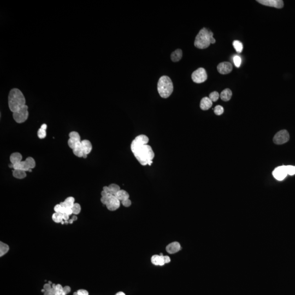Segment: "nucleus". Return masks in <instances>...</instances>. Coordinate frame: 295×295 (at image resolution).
<instances>
[{
  "instance_id": "09e8293b",
  "label": "nucleus",
  "mask_w": 295,
  "mask_h": 295,
  "mask_svg": "<svg viewBox=\"0 0 295 295\" xmlns=\"http://www.w3.org/2000/svg\"><path fill=\"white\" fill-rule=\"evenodd\" d=\"M103 190L105 191V192H107V193H110V192H109V189L108 187H103Z\"/></svg>"
},
{
  "instance_id": "6e6d98bb",
  "label": "nucleus",
  "mask_w": 295,
  "mask_h": 295,
  "mask_svg": "<svg viewBox=\"0 0 295 295\" xmlns=\"http://www.w3.org/2000/svg\"><path fill=\"white\" fill-rule=\"evenodd\" d=\"M48 283H49V284H52V282H50V281H49V282H48Z\"/></svg>"
},
{
  "instance_id": "37998d69",
  "label": "nucleus",
  "mask_w": 295,
  "mask_h": 295,
  "mask_svg": "<svg viewBox=\"0 0 295 295\" xmlns=\"http://www.w3.org/2000/svg\"><path fill=\"white\" fill-rule=\"evenodd\" d=\"M52 288V285L49 284V283H47V284H45L43 286V289L46 291H48V290H49Z\"/></svg>"
},
{
  "instance_id": "c85d7f7f",
  "label": "nucleus",
  "mask_w": 295,
  "mask_h": 295,
  "mask_svg": "<svg viewBox=\"0 0 295 295\" xmlns=\"http://www.w3.org/2000/svg\"><path fill=\"white\" fill-rule=\"evenodd\" d=\"M72 209L73 211V214L74 215H78L80 213L81 211V207L79 203H75L74 204L73 206L72 207Z\"/></svg>"
},
{
  "instance_id": "79ce46f5",
  "label": "nucleus",
  "mask_w": 295,
  "mask_h": 295,
  "mask_svg": "<svg viewBox=\"0 0 295 295\" xmlns=\"http://www.w3.org/2000/svg\"><path fill=\"white\" fill-rule=\"evenodd\" d=\"M64 213L67 214H68L69 215H71V214H73V211H72V208H65V212H64Z\"/></svg>"
},
{
  "instance_id": "f704fd0d",
  "label": "nucleus",
  "mask_w": 295,
  "mask_h": 295,
  "mask_svg": "<svg viewBox=\"0 0 295 295\" xmlns=\"http://www.w3.org/2000/svg\"><path fill=\"white\" fill-rule=\"evenodd\" d=\"M286 170H287V174L290 176H293L295 174V166H286Z\"/></svg>"
},
{
  "instance_id": "412c9836",
  "label": "nucleus",
  "mask_w": 295,
  "mask_h": 295,
  "mask_svg": "<svg viewBox=\"0 0 295 295\" xmlns=\"http://www.w3.org/2000/svg\"><path fill=\"white\" fill-rule=\"evenodd\" d=\"M115 196L121 202L127 199H129L130 197V195L128 194V192L124 190H120L119 191L117 192V194Z\"/></svg>"
},
{
  "instance_id": "f8f14e48",
  "label": "nucleus",
  "mask_w": 295,
  "mask_h": 295,
  "mask_svg": "<svg viewBox=\"0 0 295 295\" xmlns=\"http://www.w3.org/2000/svg\"><path fill=\"white\" fill-rule=\"evenodd\" d=\"M180 249H181V247L179 243L178 242H174L169 244V245L166 247V248L167 252L171 254L177 253Z\"/></svg>"
},
{
  "instance_id": "a18cd8bd",
  "label": "nucleus",
  "mask_w": 295,
  "mask_h": 295,
  "mask_svg": "<svg viewBox=\"0 0 295 295\" xmlns=\"http://www.w3.org/2000/svg\"><path fill=\"white\" fill-rule=\"evenodd\" d=\"M163 260L165 264L169 263L171 261V258L169 256H163Z\"/></svg>"
},
{
  "instance_id": "49530a36",
  "label": "nucleus",
  "mask_w": 295,
  "mask_h": 295,
  "mask_svg": "<svg viewBox=\"0 0 295 295\" xmlns=\"http://www.w3.org/2000/svg\"><path fill=\"white\" fill-rule=\"evenodd\" d=\"M69 215L66 213L62 214V218L64 221H68L69 220Z\"/></svg>"
},
{
  "instance_id": "9d476101",
  "label": "nucleus",
  "mask_w": 295,
  "mask_h": 295,
  "mask_svg": "<svg viewBox=\"0 0 295 295\" xmlns=\"http://www.w3.org/2000/svg\"><path fill=\"white\" fill-rule=\"evenodd\" d=\"M257 1L263 5L278 9L284 7V2L282 0H258Z\"/></svg>"
},
{
  "instance_id": "cd10ccee",
  "label": "nucleus",
  "mask_w": 295,
  "mask_h": 295,
  "mask_svg": "<svg viewBox=\"0 0 295 295\" xmlns=\"http://www.w3.org/2000/svg\"><path fill=\"white\" fill-rule=\"evenodd\" d=\"M25 161L27 162V165L28 167H29L30 169H34V167H35V166H36V162H35L34 159L32 158H31V157L27 158Z\"/></svg>"
},
{
  "instance_id": "bb28decb",
  "label": "nucleus",
  "mask_w": 295,
  "mask_h": 295,
  "mask_svg": "<svg viewBox=\"0 0 295 295\" xmlns=\"http://www.w3.org/2000/svg\"><path fill=\"white\" fill-rule=\"evenodd\" d=\"M69 137L70 139L73 140L76 142H80V136L79 133L76 131H72L69 134Z\"/></svg>"
},
{
  "instance_id": "1a4fd4ad",
  "label": "nucleus",
  "mask_w": 295,
  "mask_h": 295,
  "mask_svg": "<svg viewBox=\"0 0 295 295\" xmlns=\"http://www.w3.org/2000/svg\"><path fill=\"white\" fill-rule=\"evenodd\" d=\"M272 174L273 177L277 180L279 181H282L283 180H284L288 175L287 170H286V166H282L277 167L276 169H274Z\"/></svg>"
},
{
  "instance_id": "c756f323",
  "label": "nucleus",
  "mask_w": 295,
  "mask_h": 295,
  "mask_svg": "<svg viewBox=\"0 0 295 295\" xmlns=\"http://www.w3.org/2000/svg\"><path fill=\"white\" fill-rule=\"evenodd\" d=\"M219 94L217 91H213V92H211V94H209V98H210L212 102H216V101L218 100L219 99Z\"/></svg>"
},
{
  "instance_id": "a878e982",
  "label": "nucleus",
  "mask_w": 295,
  "mask_h": 295,
  "mask_svg": "<svg viewBox=\"0 0 295 295\" xmlns=\"http://www.w3.org/2000/svg\"><path fill=\"white\" fill-rule=\"evenodd\" d=\"M233 45L237 53H240L242 52L243 46L242 43L240 41H235L233 43Z\"/></svg>"
},
{
  "instance_id": "0eeeda50",
  "label": "nucleus",
  "mask_w": 295,
  "mask_h": 295,
  "mask_svg": "<svg viewBox=\"0 0 295 295\" xmlns=\"http://www.w3.org/2000/svg\"><path fill=\"white\" fill-rule=\"evenodd\" d=\"M290 138L289 133L286 130L277 132L273 138V142L276 144H283L288 142Z\"/></svg>"
},
{
  "instance_id": "ddd939ff",
  "label": "nucleus",
  "mask_w": 295,
  "mask_h": 295,
  "mask_svg": "<svg viewBox=\"0 0 295 295\" xmlns=\"http://www.w3.org/2000/svg\"><path fill=\"white\" fill-rule=\"evenodd\" d=\"M73 152L75 155L79 158H87V154H85L83 152V150L82 149V143L81 142L78 143L75 148L73 149Z\"/></svg>"
},
{
  "instance_id": "473e14b6",
  "label": "nucleus",
  "mask_w": 295,
  "mask_h": 295,
  "mask_svg": "<svg viewBox=\"0 0 295 295\" xmlns=\"http://www.w3.org/2000/svg\"><path fill=\"white\" fill-rule=\"evenodd\" d=\"M65 208L62 207V206H61L60 204H58L54 207V210L55 213L63 214L65 212Z\"/></svg>"
},
{
  "instance_id": "9b49d317",
  "label": "nucleus",
  "mask_w": 295,
  "mask_h": 295,
  "mask_svg": "<svg viewBox=\"0 0 295 295\" xmlns=\"http://www.w3.org/2000/svg\"><path fill=\"white\" fill-rule=\"evenodd\" d=\"M233 69L232 65L229 62H224L219 63L217 66V69L219 73L222 74H229L231 72Z\"/></svg>"
},
{
  "instance_id": "f03ea898",
  "label": "nucleus",
  "mask_w": 295,
  "mask_h": 295,
  "mask_svg": "<svg viewBox=\"0 0 295 295\" xmlns=\"http://www.w3.org/2000/svg\"><path fill=\"white\" fill-rule=\"evenodd\" d=\"M26 103L23 94L18 89L14 88L10 91L8 95V105L13 113L18 111L24 107Z\"/></svg>"
},
{
  "instance_id": "20e7f679",
  "label": "nucleus",
  "mask_w": 295,
  "mask_h": 295,
  "mask_svg": "<svg viewBox=\"0 0 295 295\" xmlns=\"http://www.w3.org/2000/svg\"><path fill=\"white\" fill-rule=\"evenodd\" d=\"M213 37V33L206 28L201 30L195 38L194 45L198 49H203L209 47L211 44V39Z\"/></svg>"
},
{
  "instance_id": "3c124183",
  "label": "nucleus",
  "mask_w": 295,
  "mask_h": 295,
  "mask_svg": "<svg viewBox=\"0 0 295 295\" xmlns=\"http://www.w3.org/2000/svg\"><path fill=\"white\" fill-rule=\"evenodd\" d=\"M72 219L73 221H76V220H77V217H76V215H74V216H72Z\"/></svg>"
},
{
  "instance_id": "72a5a7b5",
  "label": "nucleus",
  "mask_w": 295,
  "mask_h": 295,
  "mask_svg": "<svg viewBox=\"0 0 295 295\" xmlns=\"http://www.w3.org/2000/svg\"><path fill=\"white\" fill-rule=\"evenodd\" d=\"M37 135H38V137H39V138H40V139L44 138L45 137H46V136H47L46 130L40 128L37 132Z\"/></svg>"
},
{
  "instance_id": "39448f33",
  "label": "nucleus",
  "mask_w": 295,
  "mask_h": 295,
  "mask_svg": "<svg viewBox=\"0 0 295 295\" xmlns=\"http://www.w3.org/2000/svg\"><path fill=\"white\" fill-rule=\"evenodd\" d=\"M29 116L28 106L25 105L23 108L13 113V117L14 120L18 123H23L26 121Z\"/></svg>"
},
{
  "instance_id": "603ef678",
  "label": "nucleus",
  "mask_w": 295,
  "mask_h": 295,
  "mask_svg": "<svg viewBox=\"0 0 295 295\" xmlns=\"http://www.w3.org/2000/svg\"><path fill=\"white\" fill-rule=\"evenodd\" d=\"M116 295H126L123 292H119Z\"/></svg>"
},
{
  "instance_id": "c03bdc74",
  "label": "nucleus",
  "mask_w": 295,
  "mask_h": 295,
  "mask_svg": "<svg viewBox=\"0 0 295 295\" xmlns=\"http://www.w3.org/2000/svg\"><path fill=\"white\" fill-rule=\"evenodd\" d=\"M108 196L107 197H102L101 198V202L102 203V204H105V205H106V204H107V202H108Z\"/></svg>"
},
{
  "instance_id": "6e6552de",
  "label": "nucleus",
  "mask_w": 295,
  "mask_h": 295,
  "mask_svg": "<svg viewBox=\"0 0 295 295\" xmlns=\"http://www.w3.org/2000/svg\"><path fill=\"white\" fill-rule=\"evenodd\" d=\"M108 202L106 207L109 211H115L117 210L120 206V201L116 197V196L109 194L108 195Z\"/></svg>"
},
{
  "instance_id": "de8ad7c7",
  "label": "nucleus",
  "mask_w": 295,
  "mask_h": 295,
  "mask_svg": "<svg viewBox=\"0 0 295 295\" xmlns=\"http://www.w3.org/2000/svg\"><path fill=\"white\" fill-rule=\"evenodd\" d=\"M109 194H110V193H107V192H105L103 190L101 192V196H102V197H107Z\"/></svg>"
},
{
  "instance_id": "423d86ee",
  "label": "nucleus",
  "mask_w": 295,
  "mask_h": 295,
  "mask_svg": "<svg viewBox=\"0 0 295 295\" xmlns=\"http://www.w3.org/2000/svg\"><path fill=\"white\" fill-rule=\"evenodd\" d=\"M193 82L196 83H202L205 82L207 79V74L205 69L199 68L192 73L191 75Z\"/></svg>"
},
{
  "instance_id": "dca6fc26",
  "label": "nucleus",
  "mask_w": 295,
  "mask_h": 295,
  "mask_svg": "<svg viewBox=\"0 0 295 295\" xmlns=\"http://www.w3.org/2000/svg\"><path fill=\"white\" fill-rule=\"evenodd\" d=\"M82 143V149L83 152L88 155L91 151L92 149V144L89 140H83L81 141Z\"/></svg>"
},
{
  "instance_id": "4be33fe9",
  "label": "nucleus",
  "mask_w": 295,
  "mask_h": 295,
  "mask_svg": "<svg viewBox=\"0 0 295 295\" xmlns=\"http://www.w3.org/2000/svg\"><path fill=\"white\" fill-rule=\"evenodd\" d=\"M13 176L16 179H24L27 177L26 172L20 169H14L13 171Z\"/></svg>"
},
{
  "instance_id": "2eb2a0df",
  "label": "nucleus",
  "mask_w": 295,
  "mask_h": 295,
  "mask_svg": "<svg viewBox=\"0 0 295 295\" xmlns=\"http://www.w3.org/2000/svg\"><path fill=\"white\" fill-rule=\"evenodd\" d=\"M163 256L160 255H153L151 258V261L152 264L155 266H163L165 263L163 260Z\"/></svg>"
},
{
  "instance_id": "2f4dec72",
  "label": "nucleus",
  "mask_w": 295,
  "mask_h": 295,
  "mask_svg": "<svg viewBox=\"0 0 295 295\" xmlns=\"http://www.w3.org/2000/svg\"><path fill=\"white\" fill-rule=\"evenodd\" d=\"M224 108L221 105H216L214 109V113L217 116H220L221 114H222L224 113Z\"/></svg>"
},
{
  "instance_id": "7c9ffc66",
  "label": "nucleus",
  "mask_w": 295,
  "mask_h": 295,
  "mask_svg": "<svg viewBox=\"0 0 295 295\" xmlns=\"http://www.w3.org/2000/svg\"><path fill=\"white\" fill-rule=\"evenodd\" d=\"M55 290V295H66L63 291V287L61 285H56Z\"/></svg>"
},
{
  "instance_id": "ea45409f",
  "label": "nucleus",
  "mask_w": 295,
  "mask_h": 295,
  "mask_svg": "<svg viewBox=\"0 0 295 295\" xmlns=\"http://www.w3.org/2000/svg\"><path fill=\"white\" fill-rule=\"evenodd\" d=\"M77 293L78 295H89L88 291L84 289H80L77 291Z\"/></svg>"
},
{
  "instance_id": "7ed1b4c3",
  "label": "nucleus",
  "mask_w": 295,
  "mask_h": 295,
  "mask_svg": "<svg viewBox=\"0 0 295 295\" xmlns=\"http://www.w3.org/2000/svg\"><path fill=\"white\" fill-rule=\"evenodd\" d=\"M158 91L161 98H169L173 91V84L171 78L163 76L160 77L158 83Z\"/></svg>"
},
{
  "instance_id": "864d4df0",
  "label": "nucleus",
  "mask_w": 295,
  "mask_h": 295,
  "mask_svg": "<svg viewBox=\"0 0 295 295\" xmlns=\"http://www.w3.org/2000/svg\"><path fill=\"white\" fill-rule=\"evenodd\" d=\"M73 221H74L73 220H72V219H70V220H69V224H72Z\"/></svg>"
},
{
  "instance_id": "6ab92c4d",
  "label": "nucleus",
  "mask_w": 295,
  "mask_h": 295,
  "mask_svg": "<svg viewBox=\"0 0 295 295\" xmlns=\"http://www.w3.org/2000/svg\"><path fill=\"white\" fill-rule=\"evenodd\" d=\"M22 155L20 153L16 152L11 154L10 156V161L12 164L14 165L16 163H18L19 162L22 161Z\"/></svg>"
},
{
  "instance_id": "f3484780",
  "label": "nucleus",
  "mask_w": 295,
  "mask_h": 295,
  "mask_svg": "<svg viewBox=\"0 0 295 295\" xmlns=\"http://www.w3.org/2000/svg\"><path fill=\"white\" fill-rule=\"evenodd\" d=\"M74 201H75L74 198L71 196V197L67 198L63 202H61L60 204L61 206H62L63 208H72V207L73 206L74 204L75 203Z\"/></svg>"
},
{
  "instance_id": "a211bd4d",
  "label": "nucleus",
  "mask_w": 295,
  "mask_h": 295,
  "mask_svg": "<svg viewBox=\"0 0 295 295\" xmlns=\"http://www.w3.org/2000/svg\"><path fill=\"white\" fill-rule=\"evenodd\" d=\"M232 93L231 90L226 89L223 90L220 94V98L224 101H229L232 97Z\"/></svg>"
},
{
  "instance_id": "8fccbe9b",
  "label": "nucleus",
  "mask_w": 295,
  "mask_h": 295,
  "mask_svg": "<svg viewBox=\"0 0 295 295\" xmlns=\"http://www.w3.org/2000/svg\"><path fill=\"white\" fill-rule=\"evenodd\" d=\"M41 129H42L45 130H46L47 128V124H42V125H41Z\"/></svg>"
},
{
  "instance_id": "5701e85b",
  "label": "nucleus",
  "mask_w": 295,
  "mask_h": 295,
  "mask_svg": "<svg viewBox=\"0 0 295 295\" xmlns=\"http://www.w3.org/2000/svg\"><path fill=\"white\" fill-rule=\"evenodd\" d=\"M9 247L6 243L1 242H0V257H2L8 253Z\"/></svg>"
},
{
  "instance_id": "b1692460",
  "label": "nucleus",
  "mask_w": 295,
  "mask_h": 295,
  "mask_svg": "<svg viewBox=\"0 0 295 295\" xmlns=\"http://www.w3.org/2000/svg\"><path fill=\"white\" fill-rule=\"evenodd\" d=\"M108 187L109 189L110 194H111L112 195H114V196L116 195L117 192L121 190L120 187L118 185L116 184H112L109 185L108 186Z\"/></svg>"
},
{
  "instance_id": "5fc2aeb1",
  "label": "nucleus",
  "mask_w": 295,
  "mask_h": 295,
  "mask_svg": "<svg viewBox=\"0 0 295 295\" xmlns=\"http://www.w3.org/2000/svg\"><path fill=\"white\" fill-rule=\"evenodd\" d=\"M73 295H78V294L77 292H74V293H73Z\"/></svg>"
},
{
  "instance_id": "4468645a",
  "label": "nucleus",
  "mask_w": 295,
  "mask_h": 295,
  "mask_svg": "<svg viewBox=\"0 0 295 295\" xmlns=\"http://www.w3.org/2000/svg\"><path fill=\"white\" fill-rule=\"evenodd\" d=\"M213 105V102L210 98L207 97L203 98L200 102V108L203 111H207Z\"/></svg>"
},
{
  "instance_id": "4c0bfd02",
  "label": "nucleus",
  "mask_w": 295,
  "mask_h": 295,
  "mask_svg": "<svg viewBox=\"0 0 295 295\" xmlns=\"http://www.w3.org/2000/svg\"><path fill=\"white\" fill-rule=\"evenodd\" d=\"M121 203L124 207H129L130 206H131V201L129 198V199H127V200L122 201Z\"/></svg>"
},
{
  "instance_id": "f257e3e1",
  "label": "nucleus",
  "mask_w": 295,
  "mask_h": 295,
  "mask_svg": "<svg viewBox=\"0 0 295 295\" xmlns=\"http://www.w3.org/2000/svg\"><path fill=\"white\" fill-rule=\"evenodd\" d=\"M131 149L137 161L142 166H150L153 163L155 154L150 145L143 143L135 138L131 143Z\"/></svg>"
},
{
  "instance_id": "a19ab883",
  "label": "nucleus",
  "mask_w": 295,
  "mask_h": 295,
  "mask_svg": "<svg viewBox=\"0 0 295 295\" xmlns=\"http://www.w3.org/2000/svg\"><path fill=\"white\" fill-rule=\"evenodd\" d=\"M63 290L64 293H65L66 295L71 292V287H69V286H65V287H63Z\"/></svg>"
},
{
  "instance_id": "aec40b11",
  "label": "nucleus",
  "mask_w": 295,
  "mask_h": 295,
  "mask_svg": "<svg viewBox=\"0 0 295 295\" xmlns=\"http://www.w3.org/2000/svg\"><path fill=\"white\" fill-rule=\"evenodd\" d=\"M183 56V52L181 49H177L172 53L171 58L172 61L178 62L181 60Z\"/></svg>"
},
{
  "instance_id": "393cba45",
  "label": "nucleus",
  "mask_w": 295,
  "mask_h": 295,
  "mask_svg": "<svg viewBox=\"0 0 295 295\" xmlns=\"http://www.w3.org/2000/svg\"><path fill=\"white\" fill-rule=\"evenodd\" d=\"M52 219L56 223H61V221L63 220L62 218V214L55 212L52 215Z\"/></svg>"
},
{
  "instance_id": "c9c22d12",
  "label": "nucleus",
  "mask_w": 295,
  "mask_h": 295,
  "mask_svg": "<svg viewBox=\"0 0 295 295\" xmlns=\"http://www.w3.org/2000/svg\"><path fill=\"white\" fill-rule=\"evenodd\" d=\"M233 62L235 63V66H236L237 68H239L241 64V58L239 56H235L233 58Z\"/></svg>"
},
{
  "instance_id": "e433bc0d",
  "label": "nucleus",
  "mask_w": 295,
  "mask_h": 295,
  "mask_svg": "<svg viewBox=\"0 0 295 295\" xmlns=\"http://www.w3.org/2000/svg\"><path fill=\"white\" fill-rule=\"evenodd\" d=\"M79 142H76V141H74L73 140L69 138V140H68V145H69V148H71L73 150L76 147V146L77 144V143Z\"/></svg>"
},
{
  "instance_id": "58836bf2",
  "label": "nucleus",
  "mask_w": 295,
  "mask_h": 295,
  "mask_svg": "<svg viewBox=\"0 0 295 295\" xmlns=\"http://www.w3.org/2000/svg\"><path fill=\"white\" fill-rule=\"evenodd\" d=\"M44 295H55V290L54 288H52L49 290L46 291L44 293Z\"/></svg>"
}]
</instances>
